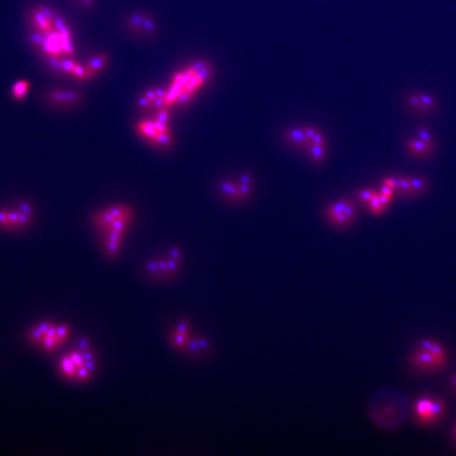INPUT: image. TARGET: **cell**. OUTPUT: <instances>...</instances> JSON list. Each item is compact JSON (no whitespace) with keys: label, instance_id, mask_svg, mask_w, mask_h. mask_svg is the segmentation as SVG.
Instances as JSON below:
<instances>
[{"label":"cell","instance_id":"obj_1","mask_svg":"<svg viewBox=\"0 0 456 456\" xmlns=\"http://www.w3.org/2000/svg\"><path fill=\"white\" fill-rule=\"evenodd\" d=\"M136 216L133 206L121 202L103 206L91 214L93 232L107 258H115L120 254Z\"/></svg>","mask_w":456,"mask_h":456},{"label":"cell","instance_id":"obj_2","mask_svg":"<svg viewBox=\"0 0 456 456\" xmlns=\"http://www.w3.org/2000/svg\"><path fill=\"white\" fill-rule=\"evenodd\" d=\"M136 132L141 141L157 151H170L175 146V137L169 122L155 116L138 121Z\"/></svg>","mask_w":456,"mask_h":456},{"label":"cell","instance_id":"obj_3","mask_svg":"<svg viewBox=\"0 0 456 456\" xmlns=\"http://www.w3.org/2000/svg\"><path fill=\"white\" fill-rule=\"evenodd\" d=\"M401 408L393 396L381 392L369 402L368 411L369 417L375 425L388 430L396 428L402 420Z\"/></svg>","mask_w":456,"mask_h":456},{"label":"cell","instance_id":"obj_4","mask_svg":"<svg viewBox=\"0 0 456 456\" xmlns=\"http://www.w3.org/2000/svg\"><path fill=\"white\" fill-rule=\"evenodd\" d=\"M448 361L444 346L437 341L424 340L411 354V363L417 370L435 372L443 369Z\"/></svg>","mask_w":456,"mask_h":456},{"label":"cell","instance_id":"obj_5","mask_svg":"<svg viewBox=\"0 0 456 456\" xmlns=\"http://www.w3.org/2000/svg\"><path fill=\"white\" fill-rule=\"evenodd\" d=\"M183 259V253L178 247H171L164 253L149 261L146 271L155 276H172L178 271Z\"/></svg>","mask_w":456,"mask_h":456},{"label":"cell","instance_id":"obj_6","mask_svg":"<svg viewBox=\"0 0 456 456\" xmlns=\"http://www.w3.org/2000/svg\"><path fill=\"white\" fill-rule=\"evenodd\" d=\"M444 403L439 400L424 397L416 401L414 413L419 422L430 425L439 420L444 413Z\"/></svg>","mask_w":456,"mask_h":456},{"label":"cell","instance_id":"obj_7","mask_svg":"<svg viewBox=\"0 0 456 456\" xmlns=\"http://www.w3.org/2000/svg\"><path fill=\"white\" fill-rule=\"evenodd\" d=\"M31 213V209L26 204H24L22 211H1L0 225L15 228L25 226L30 221Z\"/></svg>","mask_w":456,"mask_h":456},{"label":"cell","instance_id":"obj_8","mask_svg":"<svg viewBox=\"0 0 456 456\" xmlns=\"http://www.w3.org/2000/svg\"><path fill=\"white\" fill-rule=\"evenodd\" d=\"M48 98L53 104L64 107L77 104L82 94L78 90H52L48 93Z\"/></svg>","mask_w":456,"mask_h":456},{"label":"cell","instance_id":"obj_9","mask_svg":"<svg viewBox=\"0 0 456 456\" xmlns=\"http://www.w3.org/2000/svg\"><path fill=\"white\" fill-rule=\"evenodd\" d=\"M212 76H213V66L208 63L204 68L201 69V71H199L196 75H193V77L191 78L185 87L183 88L182 92L188 91V92L196 95V93L198 91L199 89L206 83L208 82V80L212 77Z\"/></svg>","mask_w":456,"mask_h":456},{"label":"cell","instance_id":"obj_10","mask_svg":"<svg viewBox=\"0 0 456 456\" xmlns=\"http://www.w3.org/2000/svg\"><path fill=\"white\" fill-rule=\"evenodd\" d=\"M30 22L35 28L36 31L48 33L54 30L53 19L47 16L38 7L36 10H31Z\"/></svg>","mask_w":456,"mask_h":456},{"label":"cell","instance_id":"obj_11","mask_svg":"<svg viewBox=\"0 0 456 456\" xmlns=\"http://www.w3.org/2000/svg\"><path fill=\"white\" fill-rule=\"evenodd\" d=\"M107 63H108V56L104 53H100L90 58L85 66L87 71L88 78L94 77L98 73H100L101 71L105 69Z\"/></svg>","mask_w":456,"mask_h":456},{"label":"cell","instance_id":"obj_12","mask_svg":"<svg viewBox=\"0 0 456 456\" xmlns=\"http://www.w3.org/2000/svg\"><path fill=\"white\" fill-rule=\"evenodd\" d=\"M30 84L26 80H20L16 81L11 89V95L17 102L25 99L27 93L30 90Z\"/></svg>","mask_w":456,"mask_h":456},{"label":"cell","instance_id":"obj_13","mask_svg":"<svg viewBox=\"0 0 456 456\" xmlns=\"http://www.w3.org/2000/svg\"><path fill=\"white\" fill-rule=\"evenodd\" d=\"M407 147L417 155H424L431 152L432 146L424 143L421 140H411L407 142Z\"/></svg>","mask_w":456,"mask_h":456},{"label":"cell","instance_id":"obj_14","mask_svg":"<svg viewBox=\"0 0 456 456\" xmlns=\"http://www.w3.org/2000/svg\"><path fill=\"white\" fill-rule=\"evenodd\" d=\"M61 369L63 370V374L70 378H75L77 376V368L73 364L71 357L66 356L61 361Z\"/></svg>","mask_w":456,"mask_h":456},{"label":"cell","instance_id":"obj_15","mask_svg":"<svg viewBox=\"0 0 456 456\" xmlns=\"http://www.w3.org/2000/svg\"><path fill=\"white\" fill-rule=\"evenodd\" d=\"M220 189L222 193H225L231 198L238 199L241 197L238 187L228 181L221 182L220 183Z\"/></svg>","mask_w":456,"mask_h":456},{"label":"cell","instance_id":"obj_16","mask_svg":"<svg viewBox=\"0 0 456 456\" xmlns=\"http://www.w3.org/2000/svg\"><path fill=\"white\" fill-rule=\"evenodd\" d=\"M145 16H146V15L141 14V13L132 15L128 19V25H129L131 30H133V31H136V32H140L141 30H143V22L144 20H145Z\"/></svg>","mask_w":456,"mask_h":456},{"label":"cell","instance_id":"obj_17","mask_svg":"<svg viewBox=\"0 0 456 456\" xmlns=\"http://www.w3.org/2000/svg\"><path fill=\"white\" fill-rule=\"evenodd\" d=\"M410 182H411V188H412L414 194L422 193L428 188V182L424 178H410Z\"/></svg>","mask_w":456,"mask_h":456},{"label":"cell","instance_id":"obj_18","mask_svg":"<svg viewBox=\"0 0 456 456\" xmlns=\"http://www.w3.org/2000/svg\"><path fill=\"white\" fill-rule=\"evenodd\" d=\"M397 190L401 193V196H414L413 191H412V188H411L410 178H400L398 189Z\"/></svg>","mask_w":456,"mask_h":456},{"label":"cell","instance_id":"obj_19","mask_svg":"<svg viewBox=\"0 0 456 456\" xmlns=\"http://www.w3.org/2000/svg\"><path fill=\"white\" fill-rule=\"evenodd\" d=\"M287 137L296 143H304L307 140L304 128H292L287 132Z\"/></svg>","mask_w":456,"mask_h":456},{"label":"cell","instance_id":"obj_20","mask_svg":"<svg viewBox=\"0 0 456 456\" xmlns=\"http://www.w3.org/2000/svg\"><path fill=\"white\" fill-rule=\"evenodd\" d=\"M418 95L421 100L422 110H432L436 108V101L434 100L431 95H426V94H418Z\"/></svg>","mask_w":456,"mask_h":456},{"label":"cell","instance_id":"obj_21","mask_svg":"<svg viewBox=\"0 0 456 456\" xmlns=\"http://www.w3.org/2000/svg\"><path fill=\"white\" fill-rule=\"evenodd\" d=\"M369 206L371 208L372 211L375 214L381 213L385 211L387 206L381 205L380 201H379V194H375L373 198L369 201Z\"/></svg>","mask_w":456,"mask_h":456},{"label":"cell","instance_id":"obj_22","mask_svg":"<svg viewBox=\"0 0 456 456\" xmlns=\"http://www.w3.org/2000/svg\"><path fill=\"white\" fill-rule=\"evenodd\" d=\"M77 64V63L70 58H61V71L64 73L72 75Z\"/></svg>","mask_w":456,"mask_h":456},{"label":"cell","instance_id":"obj_23","mask_svg":"<svg viewBox=\"0 0 456 456\" xmlns=\"http://www.w3.org/2000/svg\"><path fill=\"white\" fill-rule=\"evenodd\" d=\"M349 202L346 201H339L337 203L334 204L329 209V215L333 216L336 214L343 213L344 211L346 210V206H348Z\"/></svg>","mask_w":456,"mask_h":456},{"label":"cell","instance_id":"obj_24","mask_svg":"<svg viewBox=\"0 0 456 456\" xmlns=\"http://www.w3.org/2000/svg\"><path fill=\"white\" fill-rule=\"evenodd\" d=\"M44 336H45V333L39 328L38 325L31 329L30 332H29V338L33 342H39V343H41V341H43Z\"/></svg>","mask_w":456,"mask_h":456},{"label":"cell","instance_id":"obj_25","mask_svg":"<svg viewBox=\"0 0 456 456\" xmlns=\"http://www.w3.org/2000/svg\"><path fill=\"white\" fill-rule=\"evenodd\" d=\"M418 136L419 140H421V141H424V143H426L427 145H429V146H432V147H433L434 141H433V137H432L431 134L429 133L428 129L424 128V127L419 128Z\"/></svg>","mask_w":456,"mask_h":456},{"label":"cell","instance_id":"obj_26","mask_svg":"<svg viewBox=\"0 0 456 456\" xmlns=\"http://www.w3.org/2000/svg\"><path fill=\"white\" fill-rule=\"evenodd\" d=\"M41 344L43 345V347L45 349L46 351H53L56 347H58V344L56 343L55 340L53 337H50V336H44L43 337V341H41Z\"/></svg>","mask_w":456,"mask_h":456},{"label":"cell","instance_id":"obj_27","mask_svg":"<svg viewBox=\"0 0 456 456\" xmlns=\"http://www.w3.org/2000/svg\"><path fill=\"white\" fill-rule=\"evenodd\" d=\"M143 30L145 32L149 34V35H152L153 33L155 32V22L153 21L152 19L148 15L145 16V20H144L143 22Z\"/></svg>","mask_w":456,"mask_h":456},{"label":"cell","instance_id":"obj_28","mask_svg":"<svg viewBox=\"0 0 456 456\" xmlns=\"http://www.w3.org/2000/svg\"><path fill=\"white\" fill-rule=\"evenodd\" d=\"M72 75L76 76L79 80H84L89 79L88 78L87 71H86L85 66H80V64L76 66Z\"/></svg>","mask_w":456,"mask_h":456},{"label":"cell","instance_id":"obj_29","mask_svg":"<svg viewBox=\"0 0 456 456\" xmlns=\"http://www.w3.org/2000/svg\"><path fill=\"white\" fill-rule=\"evenodd\" d=\"M173 337L176 346L180 347V348H184L185 347L186 343H187V336L175 331L174 334H173Z\"/></svg>","mask_w":456,"mask_h":456},{"label":"cell","instance_id":"obj_30","mask_svg":"<svg viewBox=\"0 0 456 456\" xmlns=\"http://www.w3.org/2000/svg\"><path fill=\"white\" fill-rule=\"evenodd\" d=\"M408 102L411 108H413L416 110H422V106H421V100L419 98L418 94H411L409 95Z\"/></svg>","mask_w":456,"mask_h":456},{"label":"cell","instance_id":"obj_31","mask_svg":"<svg viewBox=\"0 0 456 456\" xmlns=\"http://www.w3.org/2000/svg\"><path fill=\"white\" fill-rule=\"evenodd\" d=\"M311 154L313 158H315V160H322L324 155L323 146L313 144V146L311 147Z\"/></svg>","mask_w":456,"mask_h":456},{"label":"cell","instance_id":"obj_32","mask_svg":"<svg viewBox=\"0 0 456 456\" xmlns=\"http://www.w3.org/2000/svg\"><path fill=\"white\" fill-rule=\"evenodd\" d=\"M138 106L141 110H148L150 108H153V103L151 100H149L146 95H142L139 97Z\"/></svg>","mask_w":456,"mask_h":456},{"label":"cell","instance_id":"obj_33","mask_svg":"<svg viewBox=\"0 0 456 456\" xmlns=\"http://www.w3.org/2000/svg\"><path fill=\"white\" fill-rule=\"evenodd\" d=\"M69 356L71 357V360L73 362V364L76 365V368H80V367H82L85 365V360H84V357H83L82 355H80V354L78 353V352H76V351H73V352H71Z\"/></svg>","mask_w":456,"mask_h":456},{"label":"cell","instance_id":"obj_34","mask_svg":"<svg viewBox=\"0 0 456 456\" xmlns=\"http://www.w3.org/2000/svg\"><path fill=\"white\" fill-rule=\"evenodd\" d=\"M376 194V193H374L373 190H369V189H366V190H363L359 193V198L362 201H364V203H369V201L371 200L374 196Z\"/></svg>","mask_w":456,"mask_h":456},{"label":"cell","instance_id":"obj_35","mask_svg":"<svg viewBox=\"0 0 456 456\" xmlns=\"http://www.w3.org/2000/svg\"><path fill=\"white\" fill-rule=\"evenodd\" d=\"M89 375H90V371L86 369V367H85V365L82 367H80V368H78L77 377L80 380H86V379H88V378H89Z\"/></svg>","mask_w":456,"mask_h":456},{"label":"cell","instance_id":"obj_36","mask_svg":"<svg viewBox=\"0 0 456 456\" xmlns=\"http://www.w3.org/2000/svg\"><path fill=\"white\" fill-rule=\"evenodd\" d=\"M331 219H332L336 224H339V225H344V224L347 223V221H349L348 218L346 217V215L344 213H339L336 214V215H334L333 216H331Z\"/></svg>","mask_w":456,"mask_h":456},{"label":"cell","instance_id":"obj_37","mask_svg":"<svg viewBox=\"0 0 456 456\" xmlns=\"http://www.w3.org/2000/svg\"><path fill=\"white\" fill-rule=\"evenodd\" d=\"M70 333V329L67 325L57 326V335H58L61 339H63V341L66 340V337L69 336Z\"/></svg>","mask_w":456,"mask_h":456},{"label":"cell","instance_id":"obj_38","mask_svg":"<svg viewBox=\"0 0 456 456\" xmlns=\"http://www.w3.org/2000/svg\"><path fill=\"white\" fill-rule=\"evenodd\" d=\"M399 180H400V178H388V179H386L384 181V183L383 184H386V185H388V187H390L393 190H397L398 189L399 186Z\"/></svg>","mask_w":456,"mask_h":456},{"label":"cell","instance_id":"obj_39","mask_svg":"<svg viewBox=\"0 0 456 456\" xmlns=\"http://www.w3.org/2000/svg\"><path fill=\"white\" fill-rule=\"evenodd\" d=\"M238 188L241 197H244V196H248L249 192H250L249 185H248V184H245V183H242V184L238 186Z\"/></svg>","mask_w":456,"mask_h":456},{"label":"cell","instance_id":"obj_40","mask_svg":"<svg viewBox=\"0 0 456 456\" xmlns=\"http://www.w3.org/2000/svg\"><path fill=\"white\" fill-rule=\"evenodd\" d=\"M343 213L346 215V217H347L349 221H350V220L353 218L354 215H355V209H354V206H352L351 204L349 203L348 206H346V210L344 211Z\"/></svg>","mask_w":456,"mask_h":456},{"label":"cell","instance_id":"obj_41","mask_svg":"<svg viewBox=\"0 0 456 456\" xmlns=\"http://www.w3.org/2000/svg\"><path fill=\"white\" fill-rule=\"evenodd\" d=\"M311 141H313V144L319 145V146H323V144H324L323 136L321 134L318 133V132L315 134V136H313V139Z\"/></svg>","mask_w":456,"mask_h":456},{"label":"cell","instance_id":"obj_42","mask_svg":"<svg viewBox=\"0 0 456 456\" xmlns=\"http://www.w3.org/2000/svg\"><path fill=\"white\" fill-rule=\"evenodd\" d=\"M381 193H383L384 196H388V197H390L392 198V194H393V189L390 188V187H388V185H386V184H383L382 186V188H381Z\"/></svg>","mask_w":456,"mask_h":456},{"label":"cell","instance_id":"obj_43","mask_svg":"<svg viewBox=\"0 0 456 456\" xmlns=\"http://www.w3.org/2000/svg\"><path fill=\"white\" fill-rule=\"evenodd\" d=\"M304 129L306 137L308 140H310V141L313 139V136H315V134L317 133V131L313 128H304Z\"/></svg>","mask_w":456,"mask_h":456},{"label":"cell","instance_id":"obj_44","mask_svg":"<svg viewBox=\"0 0 456 456\" xmlns=\"http://www.w3.org/2000/svg\"><path fill=\"white\" fill-rule=\"evenodd\" d=\"M53 324H54V323H53V322H43V323H41L40 324H38V326H39V328L46 334V332H47Z\"/></svg>","mask_w":456,"mask_h":456},{"label":"cell","instance_id":"obj_45","mask_svg":"<svg viewBox=\"0 0 456 456\" xmlns=\"http://www.w3.org/2000/svg\"><path fill=\"white\" fill-rule=\"evenodd\" d=\"M379 197L381 205H383V206H388V203L390 202V197H388V196H384V194H383V193H380V194H379Z\"/></svg>","mask_w":456,"mask_h":456},{"label":"cell","instance_id":"obj_46","mask_svg":"<svg viewBox=\"0 0 456 456\" xmlns=\"http://www.w3.org/2000/svg\"><path fill=\"white\" fill-rule=\"evenodd\" d=\"M143 95H146V97L148 98L149 100H151L152 103L153 101L155 100V98L157 97V96H156V94H155V90H146Z\"/></svg>","mask_w":456,"mask_h":456},{"label":"cell","instance_id":"obj_47","mask_svg":"<svg viewBox=\"0 0 456 456\" xmlns=\"http://www.w3.org/2000/svg\"><path fill=\"white\" fill-rule=\"evenodd\" d=\"M155 94H156V96L158 97L164 98L165 99L166 96H167V93L168 91H166L165 90H163V89H160V88H156L155 89Z\"/></svg>","mask_w":456,"mask_h":456},{"label":"cell","instance_id":"obj_48","mask_svg":"<svg viewBox=\"0 0 456 456\" xmlns=\"http://www.w3.org/2000/svg\"><path fill=\"white\" fill-rule=\"evenodd\" d=\"M240 179L242 183H245V184H248V185L250 184L251 178L247 174H243V175L241 176Z\"/></svg>","mask_w":456,"mask_h":456},{"label":"cell","instance_id":"obj_49","mask_svg":"<svg viewBox=\"0 0 456 456\" xmlns=\"http://www.w3.org/2000/svg\"><path fill=\"white\" fill-rule=\"evenodd\" d=\"M451 386L454 388V390L456 391V374L454 375L451 379Z\"/></svg>","mask_w":456,"mask_h":456},{"label":"cell","instance_id":"obj_50","mask_svg":"<svg viewBox=\"0 0 456 456\" xmlns=\"http://www.w3.org/2000/svg\"><path fill=\"white\" fill-rule=\"evenodd\" d=\"M82 1L87 6H91L93 5V0H82Z\"/></svg>","mask_w":456,"mask_h":456},{"label":"cell","instance_id":"obj_51","mask_svg":"<svg viewBox=\"0 0 456 456\" xmlns=\"http://www.w3.org/2000/svg\"><path fill=\"white\" fill-rule=\"evenodd\" d=\"M454 434H455V438H456V427H455V429H454Z\"/></svg>","mask_w":456,"mask_h":456}]
</instances>
